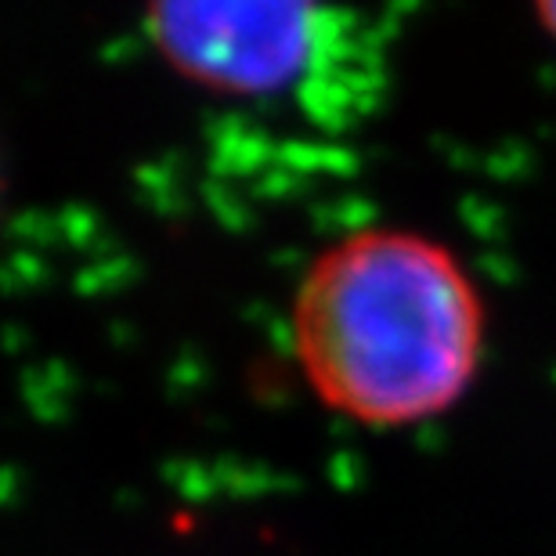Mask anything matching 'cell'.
<instances>
[{
	"instance_id": "1",
	"label": "cell",
	"mask_w": 556,
	"mask_h": 556,
	"mask_svg": "<svg viewBox=\"0 0 556 556\" xmlns=\"http://www.w3.org/2000/svg\"><path fill=\"white\" fill-rule=\"evenodd\" d=\"M293 351L315 397L365 427L441 416L470 391L484 304L459 257L405 228H365L307 264Z\"/></svg>"
},
{
	"instance_id": "2",
	"label": "cell",
	"mask_w": 556,
	"mask_h": 556,
	"mask_svg": "<svg viewBox=\"0 0 556 556\" xmlns=\"http://www.w3.org/2000/svg\"><path fill=\"white\" fill-rule=\"evenodd\" d=\"M321 4H155L152 48L188 80L228 94H286L315 84L348 29Z\"/></svg>"
},
{
	"instance_id": "3",
	"label": "cell",
	"mask_w": 556,
	"mask_h": 556,
	"mask_svg": "<svg viewBox=\"0 0 556 556\" xmlns=\"http://www.w3.org/2000/svg\"><path fill=\"white\" fill-rule=\"evenodd\" d=\"M535 15H539V22H542V29H546L549 37L556 40V0H553V4H539V8H535Z\"/></svg>"
}]
</instances>
